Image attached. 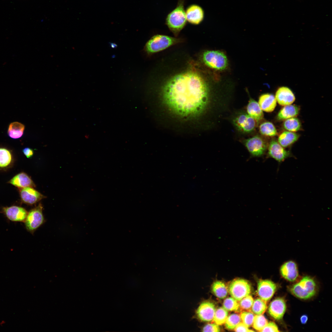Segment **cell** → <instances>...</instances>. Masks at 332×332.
<instances>
[{
  "label": "cell",
  "instance_id": "cell-16",
  "mask_svg": "<svg viewBox=\"0 0 332 332\" xmlns=\"http://www.w3.org/2000/svg\"><path fill=\"white\" fill-rule=\"evenodd\" d=\"M280 271L283 277L290 281H294L298 276L297 264L293 260H289L284 263L281 266Z\"/></svg>",
  "mask_w": 332,
  "mask_h": 332
},
{
  "label": "cell",
  "instance_id": "cell-27",
  "mask_svg": "<svg viewBox=\"0 0 332 332\" xmlns=\"http://www.w3.org/2000/svg\"><path fill=\"white\" fill-rule=\"evenodd\" d=\"M259 130L262 135L267 136H274L277 133L274 125L269 121H265L261 124L259 126Z\"/></svg>",
  "mask_w": 332,
  "mask_h": 332
},
{
  "label": "cell",
  "instance_id": "cell-6",
  "mask_svg": "<svg viewBox=\"0 0 332 332\" xmlns=\"http://www.w3.org/2000/svg\"><path fill=\"white\" fill-rule=\"evenodd\" d=\"M43 210L42 205L40 203L28 213L25 224L27 231L32 234L45 222Z\"/></svg>",
  "mask_w": 332,
  "mask_h": 332
},
{
  "label": "cell",
  "instance_id": "cell-11",
  "mask_svg": "<svg viewBox=\"0 0 332 332\" xmlns=\"http://www.w3.org/2000/svg\"><path fill=\"white\" fill-rule=\"evenodd\" d=\"M277 289L276 284L269 280L261 279L258 283V295L260 298L266 302L272 298Z\"/></svg>",
  "mask_w": 332,
  "mask_h": 332
},
{
  "label": "cell",
  "instance_id": "cell-41",
  "mask_svg": "<svg viewBox=\"0 0 332 332\" xmlns=\"http://www.w3.org/2000/svg\"><path fill=\"white\" fill-rule=\"evenodd\" d=\"M5 323V321H4V320H2V321H1V322H0V325H1V326H2L3 325V324H4Z\"/></svg>",
  "mask_w": 332,
  "mask_h": 332
},
{
  "label": "cell",
  "instance_id": "cell-23",
  "mask_svg": "<svg viewBox=\"0 0 332 332\" xmlns=\"http://www.w3.org/2000/svg\"><path fill=\"white\" fill-rule=\"evenodd\" d=\"M299 135L294 132L285 131L279 136L278 142L283 147H288L295 142Z\"/></svg>",
  "mask_w": 332,
  "mask_h": 332
},
{
  "label": "cell",
  "instance_id": "cell-25",
  "mask_svg": "<svg viewBox=\"0 0 332 332\" xmlns=\"http://www.w3.org/2000/svg\"><path fill=\"white\" fill-rule=\"evenodd\" d=\"M13 161V157L10 151L5 148H0V169L9 167Z\"/></svg>",
  "mask_w": 332,
  "mask_h": 332
},
{
  "label": "cell",
  "instance_id": "cell-3",
  "mask_svg": "<svg viewBox=\"0 0 332 332\" xmlns=\"http://www.w3.org/2000/svg\"><path fill=\"white\" fill-rule=\"evenodd\" d=\"M290 290L296 297L301 299H306L315 295L317 290V286L313 278L305 276L291 286Z\"/></svg>",
  "mask_w": 332,
  "mask_h": 332
},
{
  "label": "cell",
  "instance_id": "cell-26",
  "mask_svg": "<svg viewBox=\"0 0 332 332\" xmlns=\"http://www.w3.org/2000/svg\"><path fill=\"white\" fill-rule=\"evenodd\" d=\"M211 290L215 296L220 299H223L226 297L228 293V288L225 283L219 280L213 283L211 286Z\"/></svg>",
  "mask_w": 332,
  "mask_h": 332
},
{
  "label": "cell",
  "instance_id": "cell-15",
  "mask_svg": "<svg viewBox=\"0 0 332 332\" xmlns=\"http://www.w3.org/2000/svg\"><path fill=\"white\" fill-rule=\"evenodd\" d=\"M286 309V305L284 300L281 298H277L270 303L268 312L275 319L280 320L282 318Z\"/></svg>",
  "mask_w": 332,
  "mask_h": 332
},
{
  "label": "cell",
  "instance_id": "cell-38",
  "mask_svg": "<svg viewBox=\"0 0 332 332\" xmlns=\"http://www.w3.org/2000/svg\"><path fill=\"white\" fill-rule=\"evenodd\" d=\"M234 330L236 332H248V327L243 322H240L236 326Z\"/></svg>",
  "mask_w": 332,
  "mask_h": 332
},
{
  "label": "cell",
  "instance_id": "cell-17",
  "mask_svg": "<svg viewBox=\"0 0 332 332\" xmlns=\"http://www.w3.org/2000/svg\"><path fill=\"white\" fill-rule=\"evenodd\" d=\"M185 13L187 21L192 24H199L204 19V10L198 5L193 4L189 6L187 8Z\"/></svg>",
  "mask_w": 332,
  "mask_h": 332
},
{
  "label": "cell",
  "instance_id": "cell-21",
  "mask_svg": "<svg viewBox=\"0 0 332 332\" xmlns=\"http://www.w3.org/2000/svg\"><path fill=\"white\" fill-rule=\"evenodd\" d=\"M246 109L247 113L258 123L263 117V110L258 102L251 98L248 101Z\"/></svg>",
  "mask_w": 332,
  "mask_h": 332
},
{
  "label": "cell",
  "instance_id": "cell-33",
  "mask_svg": "<svg viewBox=\"0 0 332 332\" xmlns=\"http://www.w3.org/2000/svg\"><path fill=\"white\" fill-rule=\"evenodd\" d=\"M268 321L262 314L255 315L253 327L256 330L260 331L268 323Z\"/></svg>",
  "mask_w": 332,
  "mask_h": 332
},
{
  "label": "cell",
  "instance_id": "cell-22",
  "mask_svg": "<svg viewBox=\"0 0 332 332\" xmlns=\"http://www.w3.org/2000/svg\"><path fill=\"white\" fill-rule=\"evenodd\" d=\"M299 108L294 105L284 106L278 113L277 119L278 120H283L295 117L299 113Z\"/></svg>",
  "mask_w": 332,
  "mask_h": 332
},
{
  "label": "cell",
  "instance_id": "cell-19",
  "mask_svg": "<svg viewBox=\"0 0 332 332\" xmlns=\"http://www.w3.org/2000/svg\"><path fill=\"white\" fill-rule=\"evenodd\" d=\"M8 183L19 189L27 187L34 188L36 186L31 178L24 172H21L17 174Z\"/></svg>",
  "mask_w": 332,
  "mask_h": 332
},
{
  "label": "cell",
  "instance_id": "cell-8",
  "mask_svg": "<svg viewBox=\"0 0 332 332\" xmlns=\"http://www.w3.org/2000/svg\"><path fill=\"white\" fill-rule=\"evenodd\" d=\"M244 145L251 157H259L264 155L268 145L266 141L260 136L256 135L244 140Z\"/></svg>",
  "mask_w": 332,
  "mask_h": 332
},
{
  "label": "cell",
  "instance_id": "cell-5",
  "mask_svg": "<svg viewBox=\"0 0 332 332\" xmlns=\"http://www.w3.org/2000/svg\"><path fill=\"white\" fill-rule=\"evenodd\" d=\"M202 58L203 62L207 66L216 70H224L228 65L227 57L221 51H206L203 53Z\"/></svg>",
  "mask_w": 332,
  "mask_h": 332
},
{
  "label": "cell",
  "instance_id": "cell-14",
  "mask_svg": "<svg viewBox=\"0 0 332 332\" xmlns=\"http://www.w3.org/2000/svg\"><path fill=\"white\" fill-rule=\"evenodd\" d=\"M216 307L215 304L209 301L201 303L197 309V315L198 318L204 322H209L213 320Z\"/></svg>",
  "mask_w": 332,
  "mask_h": 332
},
{
  "label": "cell",
  "instance_id": "cell-7",
  "mask_svg": "<svg viewBox=\"0 0 332 332\" xmlns=\"http://www.w3.org/2000/svg\"><path fill=\"white\" fill-rule=\"evenodd\" d=\"M228 291L232 297L238 301L250 295L251 291L250 284L246 280L236 279L232 281L229 285Z\"/></svg>",
  "mask_w": 332,
  "mask_h": 332
},
{
  "label": "cell",
  "instance_id": "cell-18",
  "mask_svg": "<svg viewBox=\"0 0 332 332\" xmlns=\"http://www.w3.org/2000/svg\"><path fill=\"white\" fill-rule=\"evenodd\" d=\"M275 97L279 104L283 106L291 105L295 99L292 91L288 88L284 86L278 89Z\"/></svg>",
  "mask_w": 332,
  "mask_h": 332
},
{
  "label": "cell",
  "instance_id": "cell-36",
  "mask_svg": "<svg viewBox=\"0 0 332 332\" xmlns=\"http://www.w3.org/2000/svg\"><path fill=\"white\" fill-rule=\"evenodd\" d=\"M203 332H217L220 331L219 325L214 323H209L205 325L202 329Z\"/></svg>",
  "mask_w": 332,
  "mask_h": 332
},
{
  "label": "cell",
  "instance_id": "cell-20",
  "mask_svg": "<svg viewBox=\"0 0 332 332\" xmlns=\"http://www.w3.org/2000/svg\"><path fill=\"white\" fill-rule=\"evenodd\" d=\"M258 103L263 111L271 112L274 110L277 101L274 95L267 93L263 94L260 96Z\"/></svg>",
  "mask_w": 332,
  "mask_h": 332
},
{
  "label": "cell",
  "instance_id": "cell-39",
  "mask_svg": "<svg viewBox=\"0 0 332 332\" xmlns=\"http://www.w3.org/2000/svg\"><path fill=\"white\" fill-rule=\"evenodd\" d=\"M22 152L24 155L28 158L32 157L34 153L33 150L28 147L24 148L22 150Z\"/></svg>",
  "mask_w": 332,
  "mask_h": 332
},
{
  "label": "cell",
  "instance_id": "cell-34",
  "mask_svg": "<svg viewBox=\"0 0 332 332\" xmlns=\"http://www.w3.org/2000/svg\"><path fill=\"white\" fill-rule=\"evenodd\" d=\"M239 301V309L244 311H248L251 310L254 299L252 296L249 295Z\"/></svg>",
  "mask_w": 332,
  "mask_h": 332
},
{
  "label": "cell",
  "instance_id": "cell-29",
  "mask_svg": "<svg viewBox=\"0 0 332 332\" xmlns=\"http://www.w3.org/2000/svg\"><path fill=\"white\" fill-rule=\"evenodd\" d=\"M266 302L260 298L255 299L252 305L251 310L255 315L263 314L267 308Z\"/></svg>",
  "mask_w": 332,
  "mask_h": 332
},
{
  "label": "cell",
  "instance_id": "cell-37",
  "mask_svg": "<svg viewBox=\"0 0 332 332\" xmlns=\"http://www.w3.org/2000/svg\"><path fill=\"white\" fill-rule=\"evenodd\" d=\"M261 332H279L276 325L272 322H268L266 326L260 331Z\"/></svg>",
  "mask_w": 332,
  "mask_h": 332
},
{
  "label": "cell",
  "instance_id": "cell-1",
  "mask_svg": "<svg viewBox=\"0 0 332 332\" xmlns=\"http://www.w3.org/2000/svg\"><path fill=\"white\" fill-rule=\"evenodd\" d=\"M163 93L168 105L184 116L203 112L211 101L226 110L230 102L229 99L212 96L207 81L194 69L170 78L164 86Z\"/></svg>",
  "mask_w": 332,
  "mask_h": 332
},
{
  "label": "cell",
  "instance_id": "cell-12",
  "mask_svg": "<svg viewBox=\"0 0 332 332\" xmlns=\"http://www.w3.org/2000/svg\"><path fill=\"white\" fill-rule=\"evenodd\" d=\"M2 211L9 220L17 222H24L28 213L24 208L16 205L3 207Z\"/></svg>",
  "mask_w": 332,
  "mask_h": 332
},
{
  "label": "cell",
  "instance_id": "cell-24",
  "mask_svg": "<svg viewBox=\"0 0 332 332\" xmlns=\"http://www.w3.org/2000/svg\"><path fill=\"white\" fill-rule=\"evenodd\" d=\"M24 124L18 122L11 123L9 125L7 133L9 136L13 139L21 137L23 135L24 129Z\"/></svg>",
  "mask_w": 332,
  "mask_h": 332
},
{
  "label": "cell",
  "instance_id": "cell-9",
  "mask_svg": "<svg viewBox=\"0 0 332 332\" xmlns=\"http://www.w3.org/2000/svg\"><path fill=\"white\" fill-rule=\"evenodd\" d=\"M232 122L236 130L243 133H249L253 132L258 123L247 113H241L233 118Z\"/></svg>",
  "mask_w": 332,
  "mask_h": 332
},
{
  "label": "cell",
  "instance_id": "cell-31",
  "mask_svg": "<svg viewBox=\"0 0 332 332\" xmlns=\"http://www.w3.org/2000/svg\"><path fill=\"white\" fill-rule=\"evenodd\" d=\"M240 316L238 314H233L228 316L225 322L226 329L229 330H234L237 325L241 322Z\"/></svg>",
  "mask_w": 332,
  "mask_h": 332
},
{
  "label": "cell",
  "instance_id": "cell-4",
  "mask_svg": "<svg viewBox=\"0 0 332 332\" xmlns=\"http://www.w3.org/2000/svg\"><path fill=\"white\" fill-rule=\"evenodd\" d=\"M182 42V39L168 36L157 34L152 37L146 43L145 50L148 54L160 51Z\"/></svg>",
  "mask_w": 332,
  "mask_h": 332
},
{
  "label": "cell",
  "instance_id": "cell-13",
  "mask_svg": "<svg viewBox=\"0 0 332 332\" xmlns=\"http://www.w3.org/2000/svg\"><path fill=\"white\" fill-rule=\"evenodd\" d=\"M19 192L22 202L30 205L35 204L46 197L31 187L19 189Z\"/></svg>",
  "mask_w": 332,
  "mask_h": 332
},
{
  "label": "cell",
  "instance_id": "cell-2",
  "mask_svg": "<svg viewBox=\"0 0 332 332\" xmlns=\"http://www.w3.org/2000/svg\"><path fill=\"white\" fill-rule=\"evenodd\" d=\"M184 0H178L176 8L168 15L166 24L172 33L177 36L187 22Z\"/></svg>",
  "mask_w": 332,
  "mask_h": 332
},
{
  "label": "cell",
  "instance_id": "cell-35",
  "mask_svg": "<svg viewBox=\"0 0 332 332\" xmlns=\"http://www.w3.org/2000/svg\"><path fill=\"white\" fill-rule=\"evenodd\" d=\"M255 315L252 312L244 311L241 313L240 316L242 322L248 327L252 325Z\"/></svg>",
  "mask_w": 332,
  "mask_h": 332
},
{
  "label": "cell",
  "instance_id": "cell-32",
  "mask_svg": "<svg viewBox=\"0 0 332 332\" xmlns=\"http://www.w3.org/2000/svg\"><path fill=\"white\" fill-rule=\"evenodd\" d=\"M223 307L229 311H237L239 309L238 301L232 297H228L224 300Z\"/></svg>",
  "mask_w": 332,
  "mask_h": 332
},
{
  "label": "cell",
  "instance_id": "cell-28",
  "mask_svg": "<svg viewBox=\"0 0 332 332\" xmlns=\"http://www.w3.org/2000/svg\"><path fill=\"white\" fill-rule=\"evenodd\" d=\"M301 126L299 120L295 117L285 120L283 124V127L287 131L293 132L299 130Z\"/></svg>",
  "mask_w": 332,
  "mask_h": 332
},
{
  "label": "cell",
  "instance_id": "cell-10",
  "mask_svg": "<svg viewBox=\"0 0 332 332\" xmlns=\"http://www.w3.org/2000/svg\"><path fill=\"white\" fill-rule=\"evenodd\" d=\"M267 156L279 163L291 157L290 152L285 149L276 140H272L267 147Z\"/></svg>",
  "mask_w": 332,
  "mask_h": 332
},
{
  "label": "cell",
  "instance_id": "cell-30",
  "mask_svg": "<svg viewBox=\"0 0 332 332\" xmlns=\"http://www.w3.org/2000/svg\"><path fill=\"white\" fill-rule=\"evenodd\" d=\"M228 316V311L220 307L216 310L213 320L216 324L221 325L225 323Z\"/></svg>",
  "mask_w": 332,
  "mask_h": 332
},
{
  "label": "cell",
  "instance_id": "cell-40",
  "mask_svg": "<svg viewBox=\"0 0 332 332\" xmlns=\"http://www.w3.org/2000/svg\"><path fill=\"white\" fill-rule=\"evenodd\" d=\"M308 319V317L306 315H302L300 318V320L302 323L304 324L306 323Z\"/></svg>",
  "mask_w": 332,
  "mask_h": 332
}]
</instances>
